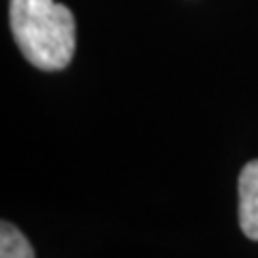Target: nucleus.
I'll list each match as a JSON object with an SVG mask.
<instances>
[{"label":"nucleus","instance_id":"f257e3e1","mask_svg":"<svg viewBox=\"0 0 258 258\" xmlns=\"http://www.w3.org/2000/svg\"><path fill=\"white\" fill-rule=\"evenodd\" d=\"M11 30L26 60L43 71H60L76 52V20L54 0H11Z\"/></svg>","mask_w":258,"mask_h":258},{"label":"nucleus","instance_id":"f03ea898","mask_svg":"<svg viewBox=\"0 0 258 258\" xmlns=\"http://www.w3.org/2000/svg\"><path fill=\"white\" fill-rule=\"evenodd\" d=\"M239 226L247 239L258 241V159L239 174Z\"/></svg>","mask_w":258,"mask_h":258},{"label":"nucleus","instance_id":"7ed1b4c3","mask_svg":"<svg viewBox=\"0 0 258 258\" xmlns=\"http://www.w3.org/2000/svg\"><path fill=\"white\" fill-rule=\"evenodd\" d=\"M0 258H35L28 239L13 224H0Z\"/></svg>","mask_w":258,"mask_h":258}]
</instances>
